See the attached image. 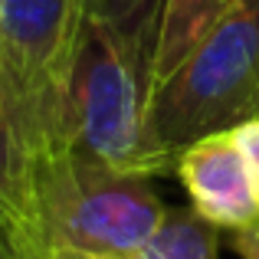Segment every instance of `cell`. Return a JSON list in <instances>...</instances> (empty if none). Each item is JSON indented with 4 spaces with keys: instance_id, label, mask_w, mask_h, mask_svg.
<instances>
[{
    "instance_id": "1",
    "label": "cell",
    "mask_w": 259,
    "mask_h": 259,
    "mask_svg": "<svg viewBox=\"0 0 259 259\" xmlns=\"http://www.w3.org/2000/svg\"><path fill=\"white\" fill-rule=\"evenodd\" d=\"M259 118V0L236 7L148 95V138L171 164L190 141Z\"/></svg>"
},
{
    "instance_id": "2",
    "label": "cell",
    "mask_w": 259,
    "mask_h": 259,
    "mask_svg": "<svg viewBox=\"0 0 259 259\" xmlns=\"http://www.w3.org/2000/svg\"><path fill=\"white\" fill-rule=\"evenodd\" d=\"M148 63L85 10L69 85V151L135 177L174 174L148 138Z\"/></svg>"
},
{
    "instance_id": "3",
    "label": "cell",
    "mask_w": 259,
    "mask_h": 259,
    "mask_svg": "<svg viewBox=\"0 0 259 259\" xmlns=\"http://www.w3.org/2000/svg\"><path fill=\"white\" fill-rule=\"evenodd\" d=\"M36 230L46 253L112 259L154 236L167 207L148 177L118 174L66 151L36 164Z\"/></svg>"
},
{
    "instance_id": "4",
    "label": "cell",
    "mask_w": 259,
    "mask_h": 259,
    "mask_svg": "<svg viewBox=\"0 0 259 259\" xmlns=\"http://www.w3.org/2000/svg\"><path fill=\"white\" fill-rule=\"evenodd\" d=\"M85 0H0V69L33 158L69 151V85Z\"/></svg>"
},
{
    "instance_id": "5",
    "label": "cell",
    "mask_w": 259,
    "mask_h": 259,
    "mask_svg": "<svg viewBox=\"0 0 259 259\" xmlns=\"http://www.w3.org/2000/svg\"><path fill=\"white\" fill-rule=\"evenodd\" d=\"M174 174L181 177L194 213H200L217 230L236 233L259 223V200L233 132H213L190 141L177 154Z\"/></svg>"
},
{
    "instance_id": "6",
    "label": "cell",
    "mask_w": 259,
    "mask_h": 259,
    "mask_svg": "<svg viewBox=\"0 0 259 259\" xmlns=\"http://www.w3.org/2000/svg\"><path fill=\"white\" fill-rule=\"evenodd\" d=\"M33 184H36V158L7 76L0 69V227L33 230L39 236Z\"/></svg>"
},
{
    "instance_id": "7",
    "label": "cell",
    "mask_w": 259,
    "mask_h": 259,
    "mask_svg": "<svg viewBox=\"0 0 259 259\" xmlns=\"http://www.w3.org/2000/svg\"><path fill=\"white\" fill-rule=\"evenodd\" d=\"M233 7L236 0H161L151 63H148V85L154 89L164 82Z\"/></svg>"
},
{
    "instance_id": "8",
    "label": "cell",
    "mask_w": 259,
    "mask_h": 259,
    "mask_svg": "<svg viewBox=\"0 0 259 259\" xmlns=\"http://www.w3.org/2000/svg\"><path fill=\"white\" fill-rule=\"evenodd\" d=\"M53 259H89V256H53ZM112 259H220L217 227L207 223L194 207H167L154 236L138 246L135 253L112 256Z\"/></svg>"
},
{
    "instance_id": "9",
    "label": "cell",
    "mask_w": 259,
    "mask_h": 259,
    "mask_svg": "<svg viewBox=\"0 0 259 259\" xmlns=\"http://www.w3.org/2000/svg\"><path fill=\"white\" fill-rule=\"evenodd\" d=\"M85 10L95 20L115 30L145 63H151L154 23H158L161 0H85Z\"/></svg>"
},
{
    "instance_id": "10",
    "label": "cell",
    "mask_w": 259,
    "mask_h": 259,
    "mask_svg": "<svg viewBox=\"0 0 259 259\" xmlns=\"http://www.w3.org/2000/svg\"><path fill=\"white\" fill-rule=\"evenodd\" d=\"M0 259H50V253L33 230L0 227Z\"/></svg>"
},
{
    "instance_id": "11",
    "label": "cell",
    "mask_w": 259,
    "mask_h": 259,
    "mask_svg": "<svg viewBox=\"0 0 259 259\" xmlns=\"http://www.w3.org/2000/svg\"><path fill=\"white\" fill-rule=\"evenodd\" d=\"M233 141L240 148V158L246 164V174L253 181V190H256V200H259V118H249L243 125L233 128Z\"/></svg>"
},
{
    "instance_id": "12",
    "label": "cell",
    "mask_w": 259,
    "mask_h": 259,
    "mask_svg": "<svg viewBox=\"0 0 259 259\" xmlns=\"http://www.w3.org/2000/svg\"><path fill=\"white\" fill-rule=\"evenodd\" d=\"M233 249L240 259H259V223L233 233Z\"/></svg>"
}]
</instances>
